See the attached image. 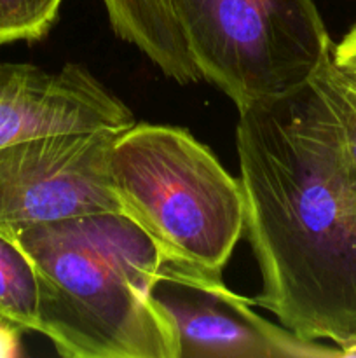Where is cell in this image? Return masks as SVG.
Instances as JSON below:
<instances>
[{"label": "cell", "instance_id": "5b68a950", "mask_svg": "<svg viewBox=\"0 0 356 358\" xmlns=\"http://www.w3.org/2000/svg\"><path fill=\"white\" fill-rule=\"evenodd\" d=\"M149 301L166 325L177 358H320L339 348L299 338L258 317L246 299L227 289L222 275L163 255Z\"/></svg>", "mask_w": 356, "mask_h": 358}, {"label": "cell", "instance_id": "30bf717a", "mask_svg": "<svg viewBox=\"0 0 356 358\" xmlns=\"http://www.w3.org/2000/svg\"><path fill=\"white\" fill-rule=\"evenodd\" d=\"M309 84L330 112L346 161L356 173V84L335 66L332 51Z\"/></svg>", "mask_w": 356, "mask_h": 358}, {"label": "cell", "instance_id": "277c9868", "mask_svg": "<svg viewBox=\"0 0 356 358\" xmlns=\"http://www.w3.org/2000/svg\"><path fill=\"white\" fill-rule=\"evenodd\" d=\"M201 77L237 110L300 90L332 51L313 0H168Z\"/></svg>", "mask_w": 356, "mask_h": 358}, {"label": "cell", "instance_id": "9c48e42d", "mask_svg": "<svg viewBox=\"0 0 356 358\" xmlns=\"http://www.w3.org/2000/svg\"><path fill=\"white\" fill-rule=\"evenodd\" d=\"M38 276L23 248L0 233V315L24 332H37Z\"/></svg>", "mask_w": 356, "mask_h": 358}, {"label": "cell", "instance_id": "7c38bea8", "mask_svg": "<svg viewBox=\"0 0 356 358\" xmlns=\"http://www.w3.org/2000/svg\"><path fill=\"white\" fill-rule=\"evenodd\" d=\"M332 62L348 79L356 84V23L342 37L341 42L332 45Z\"/></svg>", "mask_w": 356, "mask_h": 358}, {"label": "cell", "instance_id": "ba28073f", "mask_svg": "<svg viewBox=\"0 0 356 358\" xmlns=\"http://www.w3.org/2000/svg\"><path fill=\"white\" fill-rule=\"evenodd\" d=\"M103 3L117 37L136 45L164 76L178 84L201 79L168 0H103Z\"/></svg>", "mask_w": 356, "mask_h": 358}, {"label": "cell", "instance_id": "4fadbf2b", "mask_svg": "<svg viewBox=\"0 0 356 358\" xmlns=\"http://www.w3.org/2000/svg\"><path fill=\"white\" fill-rule=\"evenodd\" d=\"M23 329L0 315V358H16L21 355V334Z\"/></svg>", "mask_w": 356, "mask_h": 358}, {"label": "cell", "instance_id": "8992f818", "mask_svg": "<svg viewBox=\"0 0 356 358\" xmlns=\"http://www.w3.org/2000/svg\"><path fill=\"white\" fill-rule=\"evenodd\" d=\"M119 131L56 133L0 147V233L121 212L108 171Z\"/></svg>", "mask_w": 356, "mask_h": 358}, {"label": "cell", "instance_id": "7a4b0ae2", "mask_svg": "<svg viewBox=\"0 0 356 358\" xmlns=\"http://www.w3.org/2000/svg\"><path fill=\"white\" fill-rule=\"evenodd\" d=\"M38 276L37 332L66 358H177L149 301L163 261L122 212L91 213L7 234Z\"/></svg>", "mask_w": 356, "mask_h": 358}, {"label": "cell", "instance_id": "3957f363", "mask_svg": "<svg viewBox=\"0 0 356 358\" xmlns=\"http://www.w3.org/2000/svg\"><path fill=\"white\" fill-rule=\"evenodd\" d=\"M119 208L175 261L222 275L244 233L239 178L184 128L135 122L112 143Z\"/></svg>", "mask_w": 356, "mask_h": 358}, {"label": "cell", "instance_id": "6da1fadb", "mask_svg": "<svg viewBox=\"0 0 356 358\" xmlns=\"http://www.w3.org/2000/svg\"><path fill=\"white\" fill-rule=\"evenodd\" d=\"M237 112L243 234L262 276L255 306L356 357V173L334 119L309 83Z\"/></svg>", "mask_w": 356, "mask_h": 358}, {"label": "cell", "instance_id": "52a82bcc", "mask_svg": "<svg viewBox=\"0 0 356 358\" xmlns=\"http://www.w3.org/2000/svg\"><path fill=\"white\" fill-rule=\"evenodd\" d=\"M135 115L86 66L0 63V147L34 136L126 129Z\"/></svg>", "mask_w": 356, "mask_h": 358}, {"label": "cell", "instance_id": "8fae6325", "mask_svg": "<svg viewBox=\"0 0 356 358\" xmlns=\"http://www.w3.org/2000/svg\"><path fill=\"white\" fill-rule=\"evenodd\" d=\"M63 0H0V44L38 41L58 20Z\"/></svg>", "mask_w": 356, "mask_h": 358}]
</instances>
